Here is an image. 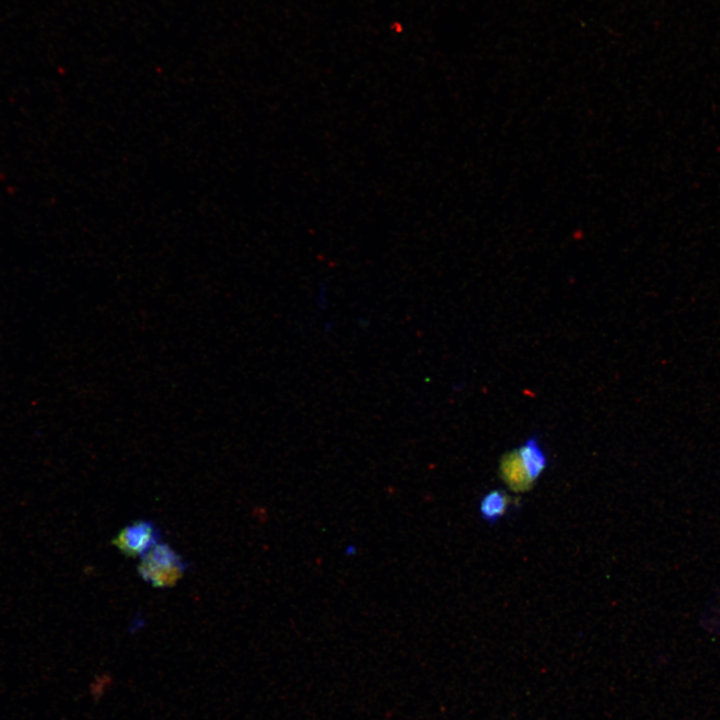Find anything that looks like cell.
<instances>
[{"label": "cell", "instance_id": "cell-1", "mask_svg": "<svg viewBox=\"0 0 720 720\" xmlns=\"http://www.w3.org/2000/svg\"><path fill=\"white\" fill-rule=\"evenodd\" d=\"M187 569V563L168 544L158 542L140 557L138 573L156 588L174 586Z\"/></svg>", "mask_w": 720, "mask_h": 720}, {"label": "cell", "instance_id": "cell-2", "mask_svg": "<svg viewBox=\"0 0 720 720\" xmlns=\"http://www.w3.org/2000/svg\"><path fill=\"white\" fill-rule=\"evenodd\" d=\"M160 532L152 521L137 520L122 528L113 545L129 557H141L159 542Z\"/></svg>", "mask_w": 720, "mask_h": 720}, {"label": "cell", "instance_id": "cell-3", "mask_svg": "<svg viewBox=\"0 0 720 720\" xmlns=\"http://www.w3.org/2000/svg\"><path fill=\"white\" fill-rule=\"evenodd\" d=\"M500 474L506 485L513 491H527L534 483L527 474L518 450L506 453L500 462Z\"/></svg>", "mask_w": 720, "mask_h": 720}, {"label": "cell", "instance_id": "cell-4", "mask_svg": "<svg viewBox=\"0 0 720 720\" xmlns=\"http://www.w3.org/2000/svg\"><path fill=\"white\" fill-rule=\"evenodd\" d=\"M520 460L529 475L535 482L547 467V456L536 437L528 438L518 449Z\"/></svg>", "mask_w": 720, "mask_h": 720}, {"label": "cell", "instance_id": "cell-5", "mask_svg": "<svg viewBox=\"0 0 720 720\" xmlns=\"http://www.w3.org/2000/svg\"><path fill=\"white\" fill-rule=\"evenodd\" d=\"M511 498L501 489L488 491L480 500L479 512L481 518L489 524H495L508 512Z\"/></svg>", "mask_w": 720, "mask_h": 720}]
</instances>
